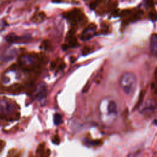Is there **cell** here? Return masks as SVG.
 <instances>
[{
	"instance_id": "6da1fadb",
	"label": "cell",
	"mask_w": 157,
	"mask_h": 157,
	"mask_svg": "<svg viewBox=\"0 0 157 157\" xmlns=\"http://www.w3.org/2000/svg\"><path fill=\"white\" fill-rule=\"evenodd\" d=\"M120 85L123 91L128 95L132 94L136 88L137 78L132 72L124 74L120 81Z\"/></svg>"
},
{
	"instance_id": "7a4b0ae2",
	"label": "cell",
	"mask_w": 157,
	"mask_h": 157,
	"mask_svg": "<svg viewBox=\"0 0 157 157\" xmlns=\"http://www.w3.org/2000/svg\"><path fill=\"white\" fill-rule=\"evenodd\" d=\"M63 16L74 26L83 24L86 20V17L79 9H74L71 11L65 12L63 13Z\"/></svg>"
},
{
	"instance_id": "3957f363",
	"label": "cell",
	"mask_w": 157,
	"mask_h": 157,
	"mask_svg": "<svg viewBox=\"0 0 157 157\" xmlns=\"http://www.w3.org/2000/svg\"><path fill=\"white\" fill-rule=\"evenodd\" d=\"M96 29V26L94 23L90 24L82 33V36L80 37L81 39L85 40H88L89 39L91 38L94 34V31Z\"/></svg>"
},
{
	"instance_id": "277c9868",
	"label": "cell",
	"mask_w": 157,
	"mask_h": 157,
	"mask_svg": "<svg viewBox=\"0 0 157 157\" xmlns=\"http://www.w3.org/2000/svg\"><path fill=\"white\" fill-rule=\"evenodd\" d=\"M150 50L153 55H157V34L151 36L150 40Z\"/></svg>"
},
{
	"instance_id": "5b68a950",
	"label": "cell",
	"mask_w": 157,
	"mask_h": 157,
	"mask_svg": "<svg viewBox=\"0 0 157 157\" xmlns=\"http://www.w3.org/2000/svg\"><path fill=\"white\" fill-rule=\"evenodd\" d=\"M74 31L71 30L67 34L66 40L67 41V44H66L69 47H74L77 44V38L74 35Z\"/></svg>"
},
{
	"instance_id": "8992f818",
	"label": "cell",
	"mask_w": 157,
	"mask_h": 157,
	"mask_svg": "<svg viewBox=\"0 0 157 157\" xmlns=\"http://www.w3.org/2000/svg\"><path fill=\"white\" fill-rule=\"evenodd\" d=\"M6 39L10 42H19L20 41H22L24 40L23 37H20L14 34H10L7 36H6Z\"/></svg>"
},
{
	"instance_id": "52a82bcc",
	"label": "cell",
	"mask_w": 157,
	"mask_h": 157,
	"mask_svg": "<svg viewBox=\"0 0 157 157\" xmlns=\"http://www.w3.org/2000/svg\"><path fill=\"white\" fill-rule=\"evenodd\" d=\"M107 110L109 114H115L117 113V105L114 101H111L107 105Z\"/></svg>"
},
{
	"instance_id": "ba28073f",
	"label": "cell",
	"mask_w": 157,
	"mask_h": 157,
	"mask_svg": "<svg viewBox=\"0 0 157 157\" xmlns=\"http://www.w3.org/2000/svg\"><path fill=\"white\" fill-rule=\"evenodd\" d=\"M144 95H145V90H143V91H142L140 92V94H139V99H138V101L137 102L136 105L135 107H134V109H136L139 108V107L141 105V104L142 103L143 99H144Z\"/></svg>"
},
{
	"instance_id": "9c48e42d",
	"label": "cell",
	"mask_w": 157,
	"mask_h": 157,
	"mask_svg": "<svg viewBox=\"0 0 157 157\" xmlns=\"http://www.w3.org/2000/svg\"><path fill=\"white\" fill-rule=\"evenodd\" d=\"M53 121L55 124L59 125L62 123V118L60 114L55 113L53 117Z\"/></svg>"
},
{
	"instance_id": "30bf717a",
	"label": "cell",
	"mask_w": 157,
	"mask_h": 157,
	"mask_svg": "<svg viewBox=\"0 0 157 157\" xmlns=\"http://www.w3.org/2000/svg\"><path fill=\"white\" fill-rule=\"evenodd\" d=\"M148 16L151 21H156L157 20V12L155 10L150 11L148 13Z\"/></svg>"
},
{
	"instance_id": "8fae6325",
	"label": "cell",
	"mask_w": 157,
	"mask_h": 157,
	"mask_svg": "<svg viewBox=\"0 0 157 157\" xmlns=\"http://www.w3.org/2000/svg\"><path fill=\"white\" fill-rule=\"evenodd\" d=\"M44 147H45V144L44 143H41L37 150V153L40 155H44Z\"/></svg>"
},
{
	"instance_id": "7c38bea8",
	"label": "cell",
	"mask_w": 157,
	"mask_h": 157,
	"mask_svg": "<svg viewBox=\"0 0 157 157\" xmlns=\"http://www.w3.org/2000/svg\"><path fill=\"white\" fill-rule=\"evenodd\" d=\"M52 140L53 142V143H54L55 144H59V142H60V140H59V136L56 134L55 136H53L52 139Z\"/></svg>"
},
{
	"instance_id": "4fadbf2b",
	"label": "cell",
	"mask_w": 157,
	"mask_h": 157,
	"mask_svg": "<svg viewBox=\"0 0 157 157\" xmlns=\"http://www.w3.org/2000/svg\"><path fill=\"white\" fill-rule=\"evenodd\" d=\"M90 51H91V48L88 46H85L82 50V54L83 55H87L88 53H89L90 52Z\"/></svg>"
},
{
	"instance_id": "5bb4252c",
	"label": "cell",
	"mask_w": 157,
	"mask_h": 157,
	"mask_svg": "<svg viewBox=\"0 0 157 157\" xmlns=\"http://www.w3.org/2000/svg\"><path fill=\"white\" fill-rule=\"evenodd\" d=\"M65 67H66V64H65L64 62L61 63L58 65V69H57V71H61V70H63Z\"/></svg>"
},
{
	"instance_id": "9a60e30c",
	"label": "cell",
	"mask_w": 157,
	"mask_h": 157,
	"mask_svg": "<svg viewBox=\"0 0 157 157\" xmlns=\"http://www.w3.org/2000/svg\"><path fill=\"white\" fill-rule=\"evenodd\" d=\"M42 44H43V45L44 46V48H45V50H47V49L50 47V43H49V42H48V40H46V41L44 42Z\"/></svg>"
},
{
	"instance_id": "2e32d148",
	"label": "cell",
	"mask_w": 157,
	"mask_h": 157,
	"mask_svg": "<svg viewBox=\"0 0 157 157\" xmlns=\"http://www.w3.org/2000/svg\"><path fill=\"white\" fill-rule=\"evenodd\" d=\"M56 63H57V62H56L55 61L52 62V63H51V64H50V69H55V67H56Z\"/></svg>"
},
{
	"instance_id": "e0dca14e",
	"label": "cell",
	"mask_w": 157,
	"mask_h": 157,
	"mask_svg": "<svg viewBox=\"0 0 157 157\" xmlns=\"http://www.w3.org/2000/svg\"><path fill=\"white\" fill-rule=\"evenodd\" d=\"M4 145V142H3L2 140H0V149L1 150L3 148Z\"/></svg>"
},
{
	"instance_id": "ac0fdd59",
	"label": "cell",
	"mask_w": 157,
	"mask_h": 157,
	"mask_svg": "<svg viewBox=\"0 0 157 157\" xmlns=\"http://www.w3.org/2000/svg\"><path fill=\"white\" fill-rule=\"evenodd\" d=\"M155 78L157 81V67H156V69L155 70Z\"/></svg>"
},
{
	"instance_id": "d6986e66",
	"label": "cell",
	"mask_w": 157,
	"mask_h": 157,
	"mask_svg": "<svg viewBox=\"0 0 157 157\" xmlns=\"http://www.w3.org/2000/svg\"><path fill=\"white\" fill-rule=\"evenodd\" d=\"M52 2H60L62 0H52Z\"/></svg>"
}]
</instances>
